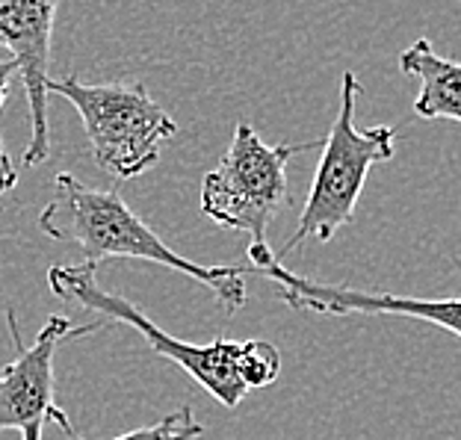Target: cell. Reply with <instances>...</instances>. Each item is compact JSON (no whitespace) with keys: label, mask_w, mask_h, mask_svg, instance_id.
<instances>
[{"label":"cell","mask_w":461,"mask_h":440,"mask_svg":"<svg viewBox=\"0 0 461 440\" xmlns=\"http://www.w3.org/2000/svg\"><path fill=\"white\" fill-rule=\"evenodd\" d=\"M361 92V80L352 71H343L338 119H334L329 136L322 139V157L308 190V202L299 213L296 234L276 251L278 260H285L305 239L329 243L340 228L355 219V207H358L366 175H370L373 166L393 160L396 130L391 124H375L370 130L355 128V103H358Z\"/></svg>","instance_id":"cell-2"},{"label":"cell","mask_w":461,"mask_h":440,"mask_svg":"<svg viewBox=\"0 0 461 440\" xmlns=\"http://www.w3.org/2000/svg\"><path fill=\"white\" fill-rule=\"evenodd\" d=\"M18 184V172L13 163H0V195L9 193Z\"/></svg>","instance_id":"cell-14"},{"label":"cell","mask_w":461,"mask_h":440,"mask_svg":"<svg viewBox=\"0 0 461 440\" xmlns=\"http://www.w3.org/2000/svg\"><path fill=\"white\" fill-rule=\"evenodd\" d=\"M39 228L57 243L77 246L86 264H101L107 257H133L184 272L213 292L225 313L246 308V278L251 266H202L177 255L163 243L160 234L136 216L115 190H95L71 172L54 177V195L39 213Z\"/></svg>","instance_id":"cell-1"},{"label":"cell","mask_w":461,"mask_h":440,"mask_svg":"<svg viewBox=\"0 0 461 440\" xmlns=\"http://www.w3.org/2000/svg\"><path fill=\"white\" fill-rule=\"evenodd\" d=\"M322 148V139L267 145L251 124L240 121L228 154L202 181V213L219 228L267 243V230L290 202L287 166L296 154Z\"/></svg>","instance_id":"cell-4"},{"label":"cell","mask_w":461,"mask_h":440,"mask_svg":"<svg viewBox=\"0 0 461 440\" xmlns=\"http://www.w3.org/2000/svg\"><path fill=\"white\" fill-rule=\"evenodd\" d=\"M402 75L420 80L414 112L426 121H461V62L435 54L432 41L417 39L400 54Z\"/></svg>","instance_id":"cell-9"},{"label":"cell","mask_w":461,"mask_h":440,"mask_svg":"<svg viewBox=\"0 0 461 440\" xmlns=\"http://www.w3.org/2000/svg\"><path fill=\"white\" fill-rule=\"evenodd\" d=\"M18 75V62L15 59H0V110L9 98V89H13V77ZM0 163H13L4 148V139H0Z\"/></svg>","instance_id":"cell-12"},{"label":"cell","mask_w":461,"mask_h":440,"mask_svg":"<svg viewBox=\"0 0 461 440\" xmlns=\"http://www.w3.org/2000/svg\"><path fill=\"white\" fill-rule=\"evenodd\" d=\"M48 420H54L59 426V432L66 435V440H86L83 435H77V428L71 426V420L66 417L62 408H57V405L50 408ZM202 435H204V426L195 420L193 408L184 405V408H177V411L166 414L163 420H157L151 426H142V428H133V432L119 435L113 440H198Z\"/></svg>","instance_id":"cell-10"},{"label":"cell","mask_w":461,"mask_h":440,"mask_svg":"<svg viewBox=\"0 0 461 440\" xmlns=\"http://www.w3.org/2000/svg\"><path fill=\"white\" fill-rule=\"evenodd\" d=\"M240 379H243L246 391H258V387L272 384L281 375V352L276 343L269 340H246L240 343V361H237Z\"/></svg>","instance_id":"cell-11"},{"label":"cell","mask_w":461,"mask_h":440,"mask_svg":"<svg viewBox=\"0 0 461 440\" xmlns=\"http://www.w3.org/2000/svg\"><path fill=\"white\" fill-rule=\"evenodd\" d=\"M95 264H77V266H50L48 287L57 299L75 301V305L95 310L104 322H124V326L136 328L151 346L154 355L169 358L177 364L186 375L204 387L207 393L219 400L225 408H237L249 393L243 379H240L237 361H240V343L234 340H213V343H186L166 334L157 322H151L145 313L133 305V301L115 296V292L104 290L95 278Z\"/></svg>","instance_id":"cell-5"},{"label":"cell","mask_w":461,"mask_h":440,"mask_svg":"<svg viewBox=\"0 0 461 440\" xmlns=\"http://www.w3.org/2000/svg\"><path fill=\"white\" fill-rule=\"evenodd\" d=\"M66 98L86 130L98 169L131 181L160 163L163 142L177 133V121L136 80L83 83L77 75L48 80V95Z\"/></svg>","instance_id":"cell-3"},{"label":"cell","mask_w":461,"mask_h":440,"mask_svg":"<svg viewBox=\"0 0 461 440\" xmlns=\"http://www.w3.org/2000/svg\"><path fill=\"white\" fill-rule=\"evenodd\" d=\"M276 251L269 248V243H249V264H251V269L258 272H264L269 264H276Z\"/></svg>","instance_id":"cell-13"},{"label":"cell","mask_w":461,"mask_h":440,"mask_svg":"<svg viewBox=\"0 0 461 440\" xmlns=\"http://www.w3.org/2000/svg\"><path fill=\"white\" fill-rule=\"evenodd\" d=\"M9 334L15 340V361L0 370V435L18 432L21 440H41V428L48 423V414L54 408L57 375L54 358L59 343L86 337V334L104 328L107 322L95 319L86 326H71L68 317H48L33 346H21L15 313H6Z\"/></svg>","instance_id":"cell-6"},{"label":"cell","mask_w":461,"mask_h":440,"mask_svg":"<svg viewBox=\"0 0 461 440\" xmlns=\"http://www.w3.org/2000/svg\"><path fill=\"white\" fill-rule=\"evenodd\" d=\"M260 275L278 284V299L293 310L326 313V317H349V313H366V317H408L423 319L461 337V299H417L396 296V292H366L352 287H329L311 281L299 272L287 269L281 260L269 264Z\"/></svg>","instance_id":"cell-8"},{"label":"cell","mask_w":461,"mask_h":440,"mask_svg":"<svg viewBox=\"0 0 461 440\" xmlns=\"http://www.w3.org/2000/svg\"><path fill=\"white\" fill-rule=\"evenodd\" d=\"M59 0H0V48L18 62L30 103V142L24 166H39L50 157L48 128V68L50 36Z\"/></svg>","instance_id":"cell-7"}]
</instances>
